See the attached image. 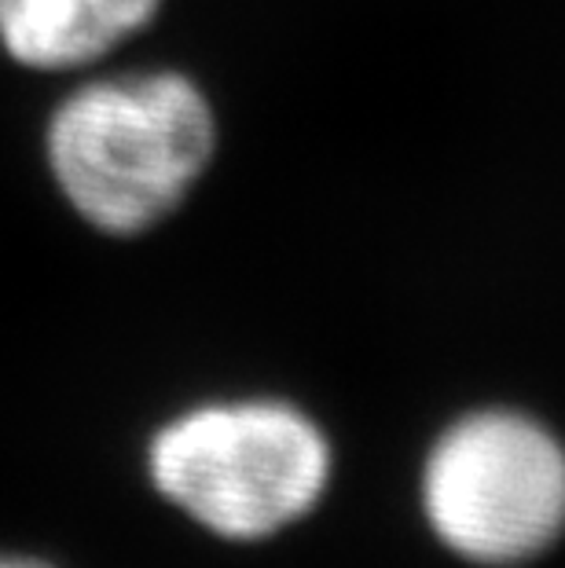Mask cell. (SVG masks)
Listing matches in <instances>:
<instances>
[{"label": "cell", "mask_w": 565, "mask_h": 568, "mask_svg": "<svg viewBox=\"0 0 565 568\" xmlns=\"http://www.w3.org/2000/svg\"><path fill=\"white\" fill-rule=\"evenodd\" d=\"M159 8L162 0H0V48L41 74L78 70L148 30Z\"/></svg>", "instance_id": "obj_4"}, {"label": "cell", "mask_w": 565, "mask_h": 568, "mask_svg": "<svg viewBox=\"0 0 565 568\" xmlns=\"http://www.w3.org/2000/svg\"><path fill=\"white\" fill-rule=\"evenodd\" d=\"M0 568H56V565L33 558V554H0Z\"/></svg>", "instance_id": "obj_5"}, {"label": "cell", "mask_w": 565, "mask_h": 568, "mask_svg": "<svg viewBox=\"0 0 565 568\" xmlns=\"http://www.w3.org/2000/svg\"><path fill=\"white\" fill-rule=\"evenodd\" d=\"M327 444L291 404H202L154 433L151 485L224 539H261L312 510L327 485Z\"/></svg>", "instance_id": "obj_2"}, {"label": "cell", "mask_w": 565, "mask_h": 568, "mask_svg": "<svg viewBox=\"0 0 565 568\" xmlns=\"http://www.w3.org/2000/svg\"><path fill=\"white\" fill-rule=\"evenodd\" d=\"M423 503L455 554L481 565L525 561L565 525V452L533 418L481 410L437 440Z\"/></svg>", "instance_id": "obj_3"}, {"label": "cell", "mask_w": 565, "mask_h": 568, "mask_svg": "<svg viewBox=\"0 0 565 568\" xmlns=\"http://www.w3.org/2000/svg\"><path fill=\"white\" fill-rule=\"evenodd\" d=\"M59 195L103 235H143L173 216L218 154L210 95L180 70L95 78L48 118Z\"/></svg>", "instance_id": "obj_1"}]
</instances>
